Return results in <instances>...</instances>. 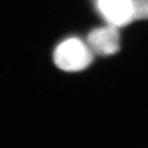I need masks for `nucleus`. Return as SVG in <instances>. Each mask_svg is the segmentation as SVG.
Masks as SVG:
<instances>
[{
	"label": "nucleus",
	"mask_w": 148,
	"mask_h": 148,
	"mask_svg": "<svg viewBox=\"0 0 148 148\" xmlns=\"http://www.w3.org/2000/svg\"><path fill=\"white\" fill-rule=\"evenodd\" d=\"M53 60L59 69L66 72L84 70L93 60V53L89 46L77 38H69L56 47Z\"/></svg>",
	"instance_id": "f257e3e1"
},
{
	"label": "nucleus",
	"mask_w": 148,
	"mask_h": 148,
	"mask_svg": "<svg viewBox=\"0 0 148 148\" xmlns=\"http://www.w3.org/2000/svg\"><path fill=\"white\" fill-rule=\"evenodd\" d=\"M88 46L91 51L100 56H111L119 52V33L118 27L110 25L92 31L88 36Z\"/></svg>",
	"instance_id": "f03ea898"
},
{
	"label": "nucleus",
	"mask_w": 148,
	"mask_h": 148,
	"mask_svg": "<svg viewBox=\"0 0 148 148\" xmlns=\"http://www.w3.org/2000/svg\"><path fill=\"white\" fill-rule=\"evenodd\" d=\"M97 5L110 25L119 28L134 20L133 0H99Z\"/></svg>",
	"instance_id": "7ed1b4c3"
},
{
	"label": "nucleus",
	"mask_w": 148,
	"mask_h": 148,
	"mask_svg": "<svg viewBox=\"0 0 148 148\" xmlns=\"http://www.w3.org/2000/svg\"><path fill=\"white\" fill-rule=\"evenodd\" d=\"M134 20L148 19V0H133Z\"/></svg>",
	"instance_id": "20e7f679"
}]
</instances>
